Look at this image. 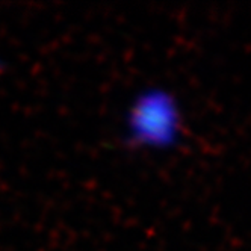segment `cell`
<instances>
[{
    "mask_svg": "<svg viewBox=\"0 0 251 251\" xmlns=\"http://www.w3.org/2000/svg\"><path fill=\"white\" fill-rule=\"evenodd\" d=\"M124 133L135 149L167 150L174 147L183 133V112L177 97L160 86L139 91L126 112Z\"/></svg>",
    "mask_w": 251,
    "mask_h": 251,
    "instance_id": "obj_1",
    "label": "cell"
}]
</instances>
